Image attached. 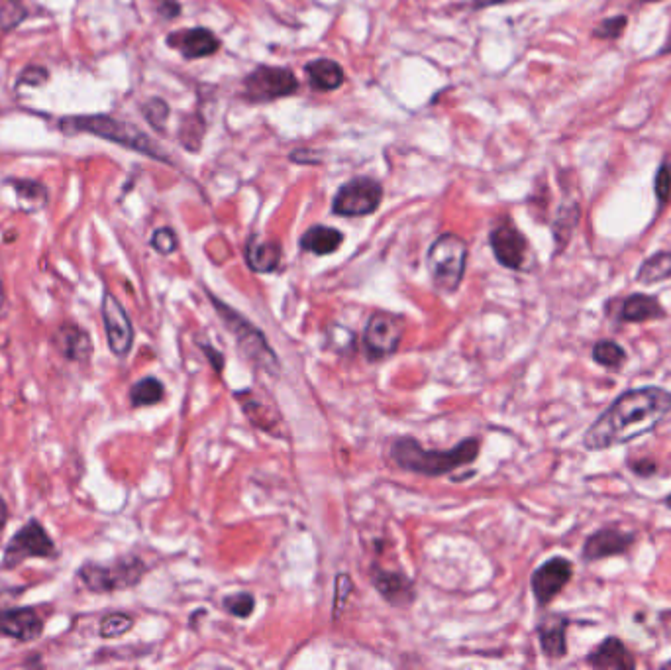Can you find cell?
<instances>
[{"instance_id":"cell-1","label":"cell","mask_w":671,"mask_h":670,"mask_svg":"<svg viewBox=\"0 0 671 670\" xmlns=\"http://www.w3.org/2000/svg\"><path fill=\"white\" fill-rule=\"evenodd\" d=\"M671 411V391L648 386L624 391L587 429L583 445L587 450L628 445L654 431Z\"/></svg>"},{"instance_id":"cell-2","label":"cell","mask_w":671,"mask_h":670,"mask_svg":"<svg viewBox=\"0 0 671 670\" xmlns=\"http://www.w3.org/2000/svg\"><path fill=\"white\" fill-rule=\"evenodd\" d=\"M481 443L465 439L450 450H426L413 437H401L391 447V458L397 466L424 476H444L460 466L471 464L479 456Z\"/></svg>"},{"instance_id":"cell-3","label":"cell","mask_w":671,"mask_h":670,"mask_svg":"<svg viewBox=\"0 0 671 670\" xmlns=\"http://www.w3.org/2000/svg\"><path fill=\"white\" fill-rule=\"evenodd\" d=\"M61 130L65 132H87L93 136H99L108 142H114L118 146L130 148L134 152H140L144 156H150L157 162H169L167 154L155 144L154 140L138 130L132 124H126L122 120H116L106 114H93V116H69L59 122Z\"/></svg>"},{"instance_id":"cell-4","label":"cell","mask_w":671,"mask_h":670,"mask_svg":"<svg viewBox=\"0 0 671 670\" xmlns=\"http://www.w3.org/2000/svg\"><path fill=\"white\" fill-rule=\"evenodd\" d=\"M146 570L148 566L144 560L128 555L114 560L112 564H99L91 560L83 562L75 576L91 594H114L140 584Z\"/></svg>"},{"instance_id":"cell-5","label":"cell","mask_w":671,"mask_h":670,"mask_svg":"<svg viewBox=\"0 0 671 670\" xmlns=\"http://www.w3.org/2000/svg\"><path fill=\"white\" fill-rule=\"evenodd\" d=\"M467 264V244L458 234H442L428 250V272L436 289L454 293L462 285Z\"/></svg>"},{"instance_id":"cell-6","label":"cell","mask_w":671,"mask_h":670,"mask_svg":"<svg viewBox=\"0 0 671 670\" xmlns=\"http://www.w3.org/2000/svg\"><path fill=\"white\" fill-rule=\"evenodd\" d=\"M210 299L216 307V313L222 317L224 327H228V331L236 336L238 346L242 348L246 358H250L256 366L263 368L269 374H279V370H281L279 358H277L275 350L267 344L263 333L256 329L250 321L240 317L236 311H232V307L224 305L216 297H210Z\"/></svg>"},{"instance_id":"cell-7","label":"cell","mask_w":671,"mask_h":670,"mask_svg":"<svg viewBox=\"0 0 671 670\" xmlns=\"http://www.w3.org/2000/svg\"><path fill=\"white\" fill-rule=\"evenodd\" d=\"M57 555L59 551L48 529L38 519H30L8 541L2 555L0 570H14L30 559H57Z\"/></svg>"},{"instance_id":"cell-8","label":"cell","mask_w":671,"mask_h":670,"mask_svg":"<svg viewBox=\"0 0 671 670\" xmlns=\"http://www.w3.org/2000/svg\"><path fill=\"white\" fill-rule=\"evenodd\" d=\"M299 91L295 73L287 67L259 65L244 79V95L252 103H269L291 97Z\"/></svg>"},{"instance_id":"cell-9","label":"cell","mask_w":671,"mask_h":670,"mask_svg":"<svg viewBox=\"0 0 671 670\" xmlns=\"http://www.w3.org/2000/svg\"><path fill=\"white\" fill-rule=\"evenodd\" d=\"M405 335V321L399 315L377 311L369 317L365 333H363V348L369 360H383L393 356Z\"/></svg>"},{"instance_id":"cell-10","label":"cell","mask_w":671,"mask_h":670,"mask_svg":"<svg viewBox=\"0 0 671 670\" xmlns=\"http://www.w3.org/2000/svg\"><path fill=\"white\" fill-rule=\"evenodd\" d=\"M383 187L371 177H356L340 187L332 211L340 217H365L379 209Z\"/></svg>"},{"instance_id":"cell-11","label":"cell","mask_w":671,"mask_h":670,"mask_svg":"<svg viewBox=\"0 0 671 670\" xmlns=\"http://www.w3.org/2000/svg\"><path fill=\"white\" fill-rule=\"evenodd\" d=\"M101 313H103L104 335L110 352L118 358H126L134 346L136 331L124 305L108 289L103 293Z\"/></svg>"},{"instance_id":"cell-12","label":"cell","mask_w":671,"mask_h":670,"mask_svg":"<svg viewBox=\"0 0 671 670\" xmlns=\"http://www.w3.org/2000/svg\"><path fill=\"white\" fill-rule=\"evenodd\" d=\"M573 576V564L564 557H554L538 566L530 578L532 594L540 606L556 600Z\"/></svg>"},{"instance_id":"cell-13","label":"cell","mask_w":671,"mask_h":670,"mask_svg":"<svg viewBox=\"0 0 671 670\" xmlns=\"http://www.w3.org/2000/svg\"><path fill=\"white\" fill-rule=\"evenodd\" d=\"M497 262L509 270H524L528 260V240L511 221L497 224L489 236Z\"/></svg>"},{"instance_id":"cell-14","label":"cell","mask_w":671,"mask_h":670,"mask_svg":"<svg viewBox=\"0 0 671 670\" xmlns=\"http://www.w3.org/2000/svg\"><path fill=\"white\" fill-rule=\"evenodd\" d=\"M636 543V535L630 531H622L619 527H603L587 537L583 545V560L609 559V557H620L632 549Z\"/></svg>"},{"instance_id":"cell-15","label":"cell","mask_w":671,"mask_h":670,"mask_svg":"<svg viewBox=\"0 0 671 670\" xmlns=\"http://www.w3.org/2000/svg\"><path fill=\"white\" fill-rule=\"evenodd\" d=\"M44 633V621L34 608H10L0 612V635L18 643H32Z\"/></svg>"},{"instance_id":"cell-16","label":"cell","mask_w":671,"mask_h":670,"mask_svg":"<svg viewBox=\"0 0 671 670\" xmlns=\"http://www.w3.org/2000/svg\"><path fill=\"white\" fill-rule=\"evenodd\" d=\"M52 344L67 362L87 364L93 356L91 336L83 327H79L75 323L59 325L53 333Z\"/></svg>"},{"instance_id":"cell-17","label":"cell","mask_w":671,"mask_h":670,"mask_svg":"<svg viewBox=\"0 0 671 670\" xmlns=\"http://www.w3.org/2000/svg\"><path fill=\"white\" fill-rule=\"evenodd\" d=\"M167 46L187 59L212 56L220 48V40L207 28H185L167 36Z\"/></svg>"},{"instance_id":"cell-18","label":"cell","mask_w":671,"mask_h":670,"mask_svg":"<svg viewBox=\"0 0 671 670\" xmlns=\"http://www.w3.org/2000/svg\"><path fill=\"white\" fill-rule=\"evenodd\" d=\"M587 665L593 669L599 670H634L636 661L628 647L620 641L619 637L609 635L605 637L589 655H587Z\"/></svg>"},{"instance_id":"cell-19","label":"cell","mask_w":671,"mask_h":670,"mask_svg":"<svg viewBox=\"0 0 671 670\" xmlns=\"http://www.w3.org/2000/svg\"><path fill=\"white\" fill-rule=\"evenodd\" d=\"M568 627L569 619L564 615H548L538 625V637L542 653L552 659L560 661L568 655Z\"/></svg>"},{"instance_id":"cell-20","label":"cell","mask_w":671,"mask_h":670,"mask_svg":"<svg viewBox=\"0 0 671 670\" xmlns=\"http://www.w3.org/2000/svg\"><path fill=\"white\" fill-rule=\"evenodd\" d=\"M666 309L658 297L646 293H632L622 301L619 309L620 323H648L666 319Z\"/></svg>"},{"instance_id":"cell-21","label":"cell","mask_w":671,"mask_h":670,"mask_svg":"<svg viewBox=\"0 0 671 670\" xmlns=\"http://www.w3.org/2000/svg\"><path fill=\"white\" fill-rule=\"evenodd\" d=\"M373 586L379 590V594L393 606H409L413 602V582L399 574L389 570H373Z\"/></svg>"},{"instance_id":"cell-22","label":"cell","mask_w":671,"mask_h":670,"mask_svg":"<svg viewBox=\"0 0 671 670\" xmlns=\"http://www.w3.org/2000/svg\"><path fill=\"white\" fill-rule=\"evenodd\" d=\"M281 244L273 240H261L258 236H252L246 246V264L256 274H271L281 264Z\"/></svg>"},{"instance_id":"cell-23","label":"cell","mask_w":671,"mask_h":670,"mask_svg":"<svg viewBox=\"0 0 671 670\" xmlns=\"http://www.w3.org/2000/svg\"><path fill=\"white\" fill-rule=\"evenodd\" d=\"M307 77H309L310 87L322 93L328 91H336L344 85V69L340 63H336L334 59H314L307 63L305 67Z\"/></svg>"},{"instance_id":"cell-24","label":"cell","mask_w":671,"mask_h":670,"mask_svg":"<svg viewBox=\"0 0 671 670\" xmlns=\"http://www.w3.org/2000/svg\"><path fill=\"white\" fill-rule=\"evenodd\" d=\"M342 242L344 234L340 230L332 226H312L303 234L301 248L316 256H328L336 252L342 246Z\"/></svg>"},{"instance_id":"cell-25","label":"cell","mask_w":671,"mask_h":670,"mask_svg":"<svg viewBox=\"0 0 671 670\" xmlns=\"http://www.w3.org/2000/svg\"><path fill=\"white\" fill-rule=\"evenodd\" d=\"M671 278V252L662 250L642 262L636 272V281L642 285H654Z\"/></svg>"},{"instance_id":"cell-26","label":"cell","mask_w":671,"mask_h":670,"mask_svg":"<svg viewBox=\"0 0 671 670\" xmlns=\"http://www.w3.org/2000/svg\"><path fill=\"white\" fill-rule=\"evenodd\" d=\"M579 219H581V209L575 201H568L560 207L558 217H556L554 226H552L554 228V238H556V244H558V252L568 246V242L571 240L577 224H579Z\"/></svg>"},{"instance_id":"cell-27","label":"cell","mask_w":671,"mask_h":670,"mask_svg":"<svg viewBox=\"0 0 671 670\" xmlns=\"http://www.w3.org/2000/svg\"><path fill=\"white\" fill-rule=\"evenodd\" d=\"M165 397V388L163 384L154 378H142L140 382H136L130 390V403L134 407H150V405H157L161 403Z\"/></svg>"},{"instance_id":"cell-28","label":"cell","mask_w":671,"mask_h":670,"mask_svg":"<svg viewBox=\"0 0 671 670\" xmlns=\"http://www.w3.org/2000/svg\"><path fill=\"white\" fill-rule=\"evenodd\" d=\"M593 360L607 368V370H613V372H619L620 368L624 366L626 362V350L620 346L619 342L615 340H609V338H603L599 340L595 346H593Z\"/></svg>"},{"instance_id":"cell-29","label":"cell","mask_w":671,"mask_h":670,"mask_svg":"<svg viewBox=\"0 0 671 670\" xmlns=\"http://www.w3.org/2000/svg\"><path fill=\"white\" fill-rule=\"evenodd\" d=\"M20 205L26 211H38L48 203V189L36 181H12Z\"/></svg>"},{"instance_id":"cell-30","label":"cell","mask_w":671,"mask_h":670,"mask_svg":"<svg viewBox=\"0 0 671 670\" xmlns=\"http://www.w3.org/2000/svg\"><path fill=\"white\" fill-rule=\"evenodd\" d=\"M134 627V619L128 614L114 612V614L104 615L99 625V635L103 639H114L124 633H128Z\"/></svg>"},{"instance_id":"cell-31","label":"cell","mask_w":671,"mask_h":670,"mask_svg":"<svg viewBox=\"0 0 671 670\" xmlns=\"http://www.w3.org/2000/svg\"><path fill=\"white\" fill-rule=\"evenodd\" d=\"M626 26H628V16L617 14V16H609V18L601 20L599 26H595L591 34L597 40H620Z\"/></svg>"},{"instance_id":"cell-32","label":"cell","mask_w":671,"mask_h":670,"mask_svg":"<svg viewBox=\"0 0 671 670\" xmlns=\"http://www.w3.org/2000/svg\"><path fill=\"white\" fill-rule=\"evenodd\" d=\"M26 8L20 2H12V0H4L0 4V28L4 32L16 28L24 18H26Z\"/></svg>"},{"instance_id":"cell-33","label":"cell","mask_w":671,"mask_h":670,"mask_svg":"<svg viewBox=\"0 0 671 670\" xmlns=\"http://www.w3.org/2000/svg\"><path fill=\"white\" fill-rule=\"evenodd\" d=\"M224 608L236 617H250L254 614V608H256V598L252 594H234V596H228L224 598Z\"/></svg>"},{"instance_id":"cell-34","label":"cell","mask_w":671,"mask_h":670,"mask_svg":"<svg viewBox=\"0 0 671 670\" xmlns=\"http://www.w3.org/2000/svg\"><path fill=\"white\" fill-rule=\"evenodd\" d=\"M654 191L658 205L664 209L671 203V164H662L656 171L654 179Z\"/></svg>"},{"instance_id":"cell-35","label":"cell","mask_w":671,"mask_h":670,"mask_svg":"<svg viewBox=\"0 0 671 670\" xmlns=\"http://www.w3.org/2000/svg\"><path fill=\"white\" fill-rule=\"evenodd\" d=\"M144 116H146V120L150 122L152 128L161 132V130H165V124H167V118H169V107L161 99H152L144 105Z\"/></svg>"},{"instance_id":"cell-36","label":"cell","mask_w":671,"mask_h":670,"mask_svg":"<svg viewBox=\"0 0 671 670\" xmlns=\"http://www.w3.org/2000/svg\"><path fill=\"white\" fill-rule=\"evenodd\" d=\"M179 246V240H177V234L171 230V228H157L152 236V248L155 252L163 254V256H169L177 250Z\"/></svg>"},{"instance_id":"cell-37","label":"cell","mask_w":671,"mask_h":670,"mask_svg":"<svg viewBox=\"0 0 671 670\" xmlns=\"http://www.w3.org/2000/svg\"><path fill=\"white\" fill-rule=\"evenodd\" d=\"M50 77V73L44 69V67H38V65H30L22 71L20 79H18V85H30V87H38L42 83H46V79Z\"/></svg>"},{"instance_id":"cell-38","label":"cell","mask_w":671,"mask_h":670,"mask_svg":"<svg viewBox=\"0 0 671 670\" xmlns=\"http://www.w3.org/2000/svg\"><path fill=\"white\" fill-rule=\"evenodd\" d=\"M352 588H354V582L348 578V574H340V576L336 578V600H334V612H336V610H342V606H344V602L348 600V596H350Z\"/></svg>"},{"instance_id":"cell-39","label":"cell","mask_w":671,"mask_h":670,"mask_svg":"<svg viewBox=\"0 0 671 670\" xmlns=\"http://www.w3.org/2000/svg\"><path fill=\"white\" fill-rule=\"evenodd\" d=\"M155 10L161 18L173 20L181 14V4L177 0H155Z\"/></svg>"},{"instance_id":"cell-40","label":"cell","mask_w":671,"mask_h":670,"mask_svg":"<svg viewBox=\"0 0 671 670\" xmlns=\"http://www.w3.org/2000/svg\"><path fill=\"white\" fill-rule=\"evenodd\" d=\"M628 466H630V470H632L634 474H638V476H642V478H650V476H652V474H656V470H658V466H656V462H654V460H640V462H630Z\"/></svg>"},{"instance_id":"cell-41","label":"cell","mask_w":671,"mask_h":670,"mask_svg":"<svg viewBox=\"0 0 671 670\" xmlns=\"http://www.w3.org/2000/svg\"><path fill=\"white\" fill-rule=\"evenodd\" d=\"M205 348V352H207L208 360L214 364V368L220 372L222 370V364H224V360H222V356H220V352H216L212 346L208 348V346H203Z\"/></svg>"},{"instance_id":"cell-42","label":"cell","mask_w":671,"mask_h":670,"mask_svg":"<svg viewBox=\"0 0 671 670\" xmlns=\"http://www.w3.org/2000/svg\"><path fill=\"white\" fill-rule=\"evenodd\" d=\"M6 523H8V503L4 502V498H0V541L6 529Z\"/></svg>"},{"instance_id":"cell-43","label":"cell","mask_w":671,"mask_h":670,"mask_svg":"<svg viewBox=\"0 0 671 670\" xmlns=\"http://www.w3.org/2000/svg\"><path fill=\"white\" fill-rule=\"evenodd\" d=\"M670 54H671V22H670V28H668V34H666V40H664V44H662V48L658 50V54H656V56L664 57V56H670Z\"/></svg>"},{"instance_id":"cell-44","label":"cell","mask_w":671,"mask_h":670,"mask_svg":"<svg viewBox=\"0 0 671 670\" xmlns=\"http://www.w3.org/2000/svg\"><path fill=\"white\" fill-rule=\"evenodd\" d=\"M507 0H473V6L475 8H485V6H491V4H505Z\"/></svg>"},{"instance_id":"cell-45","label":"cell","mask_w":671,"mask_h":670,"mask_svg":"<svg viewBox=\"0 0 671 670\" xmlns=\"http://www.w3.org/2000/svg\"><path fill=\"white\" fill-rule=\"evenodd\" d=\"M4 303H6V295H4V285L0 281V319H2V313H4Z\"/></svg>"},{"instance_id":"cell-46","label":"cell","mask_w":671,"mask_h":670,"mask_svg":"<svg viewBox=\"0 0 671 670\" xmlns=\"http://www.w3.org/2000/svg\"><path fill=\"white\" fill-rule=\"evenodd\" d=\"M666 505H668V507L671 509V494L668 496V498H666Z\"/></svg>"},{"instance_id":"cell-47","label":"cell","mask_w":671,"mask_h":670,"mask_svg":"<svg viewBox=\"0 0 671 670\" xmlns=\"http://www.w3.org/2000/svg\"><path fill=\"white\" fill-rule=\"evenodd\" d=\"M664 669H671V661H668V663H664Z\"/></svg>"},{"instance_id":"cell-48","label":"cell","mask_w":671,"mask_h":670,"mask_svg":"<svg viewBox=\"0 0 671 670\" xmlns=\"http://www.w3.org/2000/svg\"><path fill=\"white\" fill-rule=\"evenodd\" d=\"M638 2H662V0H638Z\"/></svg>"},{"instance_id":"cell-49","label":"cell","mask_w":671,"mask_h":670,"mask_svg":"<svg viewBox=\"0 0 671 670\" xmlns=\"http://www.w3.org/2000/svg\"><path fill=\"white\" fill-rule=\"evenodd\" d=\"M12 2H20V0H12Z\"/></svg>"}]
</instances>
